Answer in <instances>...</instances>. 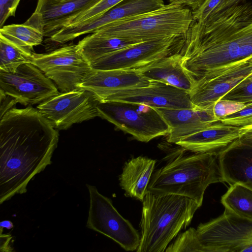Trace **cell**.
<instances>
[{"mask_svg":"<svg viewBox=\"0 0 252 252\" xmlns=\"http://www.w3.org/2000/svg\"><path fill=\"white\" fill-rule=\"evenodd\" d=\"M192 22L190 8L169 3L152 11L108 24L94 33L141 43L182 36Z\"/></svg>","mask_w":252,"mask_h":252,"instance_id":"5b68a950","label":"cell"},{"mask_svg":"<svg viewBox=\"0 0 252 252\" xmlns=\"http://www.w3.org/2000/svg\"><path fill=\"white\" fill-rule=\"evenodd\" d=\"M198 252H252V220L225 209L195 229Z\"/></svg>","mask_w":252,"mask_h":252,"instance_id":"52a82bcc","label":"cell"},{"mask_svg":"<svg viewBox=\"0 0 252 252\" xmlns=\"http://www.w3.org/2000/svg\"><path fill=\"white\" fill-rule=\"evenodd\" d=\"M0 91L24 105L39 104L60 93L55 84L32 63L15 72L0 70Z\"/></svg>","mask_w":252,"mask_h":252,"instance_id":"4fadbf2b","label":"cell"},{"mask_svg":"<svg viewBox=\"0 0 252 252\" xmlns=\"http://www.w3.org/2000/svg\"><path fill=\"white\" fill-rule=\"evenodd\" d=\"M154 82L146 79L139 70L92 69L78 89L91 92L100 101L103 96L110 92L148 86Z\"/></svg>","mask_w":252,"mask_h":252,"instance_id":"2e32d148","label":"cell"},{"mask_svg":"<svg viewBox=\"0 0 252 252\" xmlns=\"http://www.w3.org/2000/svg\"><path fill=\"white\" fill-rule=\"evenodd\" d=\"M100 101H114L146 105L154 108H192L188 92L164 83L156 82L142 87L110 92Z\"/></svg>","mask_w":252,"mask_h":252,"instance_id":"5bb4252c","label":"cell"},{"mask_svg":"<svg viewBox=\"0 0 252 252\" xmlns=\"http://www.w3.org/2000/svg\"><path fill=\"white\" fill-rule=\"evenodd\" d=\"M101 0H68L34 12L44 30V35L50 37L57 26L63 20L88 9Z\"/></svg>","mask_w":252,"mask_h":252,"instance_id":"7402d4cb","label":"cell"},{"mask_svg":"<svg viewBox=\"0 0 252 252\" xmlns=\"http://www.w3.org/2000/svg\"><path fill=\"white\" fill-rule=\"evenodd\" d=\"M218 158L224 183L252 189V141L238 138L219 152Z\"/></svg>","mask_w":252,"mask_h":252,"instance_id":"9a60e30c","label":"cell"},{"mask_svg":"<svg viewBox=\"0 0 252 252\" xmlns=\"http://www.w3.org/2000/svg\"><path fill=\"white\" fill-rule=\"evenodd\" d=\"M239 128L219 121L181 139L176 144L192 153H219L239 138Z\"/></svg>","mask_w":252,"mask_h":252,"instance_id":"ac0fdd59","label":"cell"},{"mask_svg":"<svg viewBox=\"0 0 252 252\" xmlns=\"http://www.w3.org/2000/svg\"><path fill=\"white\" fill-rule=\"evenodd\" d=\"M98 98L91 92L78 89L60 93L38 104L37 109L57 130L99 117Z\"/></svg>","mask_w":252,"mask_h":252,"instance_id":"8fae6325","label":"cell"},{"mask_svg":"<svg viewBox=\"0 0 252 252\" xmlns=\"http://www.w3.org/2000/svg\"><path fill=\"white\" fill-rule=\"evenodd\" d=\"M59 134L37 108H12L0 119V204L27 192L52 163Z\"/></svg>","mask_w":252,"mask_h":252,"instance_id":"6da1fadb","label":"cell"},{"mask_svg":"<svg viewBox=\"0 0 252 252\" xmlns=\"http://www.w3.org/2000/svg\"><path fill=\"white\" fill-rule=\"evenodd\" d=\"M32 63L51 80L61 93L78 89L92 69L78 44L63 46L47 53H33Z\"/></svg>","mask_w":252,"mask_h":252,"instance_id":"ba28073f","label":"cell"},{"mask_svg":"<svg viewBox=\"0 0 252 252\" xmlns=\"http://www.w3.org/2000/svg\"><path fill=\"white\" fill-rule=\"evenodd\" d=\"M252 76V56L214 69L196 82L189 93L196 108L213 109L217 101Z\"/></svg>","mask_w":252,"mask_h":252,"instance_id":"30bf717a","label":"cell"},{"mask_svg":"<svg viewBox=\"0 0 252 252\" xmlns=\"http://www.w3.org/2000/svg\"><path fill=\"white\" fill-rule=\"evenodd\" d=\"M241 1V0H222L213 13L218 12L235 4H237Z\"/></svg>","mask_w":252,"mask_h":252,"instance_id":"d590c367","label":"cell"},{"mask_svg":"<svg viewBox=\"0 0 252 252\" xmlns=\"http://www.w3.org/2000/svg\"><path fill=\"white\" fill-rule=\"evenodd\" d=\"M123 0H101L92 7L80 13L81 19L85 22L91 21L100 16Z\"/></svg>","mask_w":252,"mask_h":252,"instance_id":"4dcf8cb0","label":"cell"},{"mask_svg":"<svg viewBox=\"0 0 252 252\" xmlns=\"http://www.w3.org/2000/svg\"><path fill=\"white\" fill-rule=\"evenodd\" d=\"M20 0H0V27L1 28L7 19L14 16Z\"/></svg>","mask_w":252,"mask_h":252,"instance_id":"d6a6232c","label":"cell"},{"mask_svg":"<svg viewBox=\"0 0 252 252\" xmlns=\"http://www.w3.org/2000/svg\"><path fill=\"white\" fill-rule=\"evenodd\" d=\"M184 151L182 148L174 152L172 158L153 173L147 192L184 196L200 207L207 187L212 184L224 183L219 153L185 155Z\"/></svg>","mask_w":252,"mask_h":252,"instance_id":"3957f363","label":"cell"},{"mask_svg":"<svg viewBox=\"0 0 252 252\" xmlns=\"http://www.w3.org/2000/svg\"><path fill=\"white\" fill-rule=\"evenodd\" d=\"M195 84L214 69L252 56V3L239 2L193 21L177 51Z\"/></svg>","mask_w":252,"mask_h":252,"instance_id":"7a4b0ae2","label":"cell"},{"mask_svg":"<svg viewBox=\"0 0 252 252\" xmlns=\"http://www.w3.org/2000/svg\"><path fill=\"white\" fill-rule=\"evenodd\" d=\"M141 236L137 252H163L170 242L190 223L200 206L174 194L147 192L143 201Z\"/></svg>","mask_w":252,"mask_h":252,"instance_id":"277c9868","label":"cell"},{"mask_svg":"<svg viewBox=\"0 0 252 252\" xmlns=\"http://www.w3.org/2000/svg\"><path fill=\"white\" fill-rule=\"evenodd\" d=\"M220 121L226 125L238 127L252 124V102L241 110L220 119Z\"/></svg>","mask_w":252,"mask_h":252,"instance_id":"f546056e","label":"cell"},{"mask_svg":"<svg viewBox=\"0 0 252 252\" xmlns=\"http://www.w3.org/2000/svg\"><path fill=\"white\" fill-rule=\"evenodd\" d=\"M249 103L220 99L216 102L213 107L215 117L218 120L228 115L235 113L246 107Z\"/></svg>","mask_w":252,"mask_h":252,"instance_id":"83f0119b","label":"cell"},{"mask_svg":"<svg viewBox=\"0 0 252 252\" xmlns=\"http://www.w3.org/2000/svg\"><path fill=\"white\" fill-rule=\"evenodd\" d=\"M155 108L170 128L167 141L171 143L176 144L181 139L220 121L215 117L213 109Z\"/></svg>","mask_w":252,"mask_h":252,"instance_id":"e0dca14e","label":"cell"},{"mask_svg":"<svg viewBox=\"0 0 252 252\" xmlns=\"http://www.w3.org/2000/svg\"><path fill=\"white\" fill-rule=\"evenodd\" d=\"M0 35L31 51L34 46L41 44L45 36L43 28L34 13L23 24L3 26L0 28Z\"/></svg>","mask_w":252,"mask_h":252,"instance_id":"603a6c76","label":"cell"},{"mask_svg":"<svg viewBox=\"0 0 252 252\" xmlns=\"http://www.w3.org/2000/svg\"><path fill=\"white\" fill-rule=\"evenodd\" d=\"M156 160L139 156L126 163L120 176V184L126 194L143 201L155 168Z\"/></svg>","mask_w":252,"mask_h":252,"instance_id":"44dd1931","label":"cell"},{"mask_svg":"<svg viewBox=\"0 0 252 252\" xmlns=\"http://www.w3.org/2000/svg\"><path fill=\"white\" fill-rule=\"evenodd\" d=\"M222 0H206L197 9L191 11L193 21L204 22Z\"/></svg>","mask_w":252,"mask_h":252,"instance_id":"1f68e13d","label":"cell"},{"mask_svg":"<svg viewBox=\"0 0 252 252\" xmlns=\"http://www.w3.org/2000/svg\"><path fill=\"white\" fill-rule=\"evenodd\" d=\"M183 36L139 43L107 54L91 64L95 70H139L175 53Z\"/></svg>","mask_w":252,"mask_h":252,"instance_id":"7c38bea8","label":"cell"},{"mask_svg":"<svg viewBox=\"0 0 252 252\" xmlns=\"http://www.w3.org/2000/svg\"><path fill=\"white\" fill-rule=\"evenodd\" d=\"M68 0H38L34 12H38L44 7L56 5Z\"/></svg>","mask_w":252,"mask_h":252,"instance_id":"e575fe53","label":"cell"},{"mask_svg":"<svg viewBox=\"0 0 252 252\" xmlns=\"http://www.w3.org/2000/svg\"><path fill=\"white\" fill-rule=\"evenodd\" d=\"M251 78H252V76L251 77Z\"/></svg>","mask_w":252,"mask_h":252,"instance_id":"74e56055","label":"cell"},{"mask_svg":"<svg viewBox=\"0 0 252 252\" xmlns=\"http://www.w3.org/2000/svg\"><path fill=\"white\" fill-rule=\"evenodd\" d=\"M164 5L163 0H123L97 18L70 27L69 33L73 39L93 33L108 24L154 11Z\"/></svg>","mask_w":252,"mask_h":252,"instance_id":"d6986e66","label":"cell"},{"mask_svg":"<svg viewBox=\"0 0 252 252\" xmlns=\"http://www.w3.org/2000/svg\"><path fill=\"white\" fill-rule=\"evenodd\" d=\"M166 252H198V246L195 236V229L190 227L181 233L170 245Z\"/></svg>","mask_w":252,"mask_h":252,"instance_id":"4316f807","label":"cell"},{"mask_svg":"<svg viewBox=\"0 0 252 252\" xmlns=\"http://www.w3.org/2000/svg\"><path fill=\"white\" fill-rule=\"evenodd\" d=\"M137 43L139 42L102 36L93 33L80 40L78 45L85 58L91 64L107 54Z\"/></svg>","mask_w":252,"mask_h":252,"instance_id":"cb8c5ba5","label":"cell"},{"mask_svg":"<svg viewBox=\"0 0 252 252\" xmlns=\"http://www.w3.org/2000/svg\"><path fill=\"white\" fill-rule=\"evenodd\" d=\"M90 206L86 226L110 238L127 251L136 250L140 242L138 232L114 207L112 201L95 186L87 184Z\"/></svg>","mask_w":252,"mask_h":252,"instance_id":"9c48e42d","label":"cell"},{"mask_svg":"<svg viewBox=\"0 0 252 252\" xmlns=\"http://www.w3.org/2000/svg\"><path fill=\"white\" fill-rule=\"evenodd\" d=\"M206 0H169V3L188 6L191 11L199 8Z\"/></svg>","mask_w":252,"mask_h":252,"instance_id":"836d02e7","label":"cell"},{"mask_svg":"<svg viewBox=\"0 0 252 252\" xmlns=\"http://www.w3.org/2000/svg\"><path fill=\"white\" fill-rule=\"evenodd\" d=\"M146 79L169 85L189 93L195 82L183 65L177 52L139 70Z\"/></svg>","mask_w":252,"mask_h":252,"instance_id":"ffe728a7","label":"cell"},{"mask_svg":"<svg viewBox=\"0 0 252 252\" xmlns=\"http://www.w3.org/2000/svg\"><path fill=\"white\" fill-rule=\"evenodd\" d=\"M99 117L136 140L148 142L156 137L167 135L168 125L155 108L144 104L114 101H99Z\"/></svg>","mask_w":252,"mask_h":252,"instance_id":"8992f818","label":"cell"},{"mask_svg":"<svg viewBox=\"0 0 252 252\" xmlns=\"http://www.w3.org/2000/svg\"><path fill=\"white\" fill-rule=\"evenodd\" d=\"M33 53L0 35V70L15 72L21 65L32 63Z\"/></svg>","mask_w":252,"mask_h":252,"instance_id":"484cf974","label":"cell"},{"mask_svg":"<svg viewBox=\"0 0 252 252\" xmlns=\"http://www.w3.org/2000/svg\"><path fill=\"white\" fill-rule=\"evenodd\" d=\"M221 99H229L244 103L252 102V78L235 87L226 93Z\"/></svg>","mask_w":252,"mask_h":252,"instance_id":"f1b7e54d","label":"cell"},{"mask_svg":"<svg viewBox=\"0 0 252 252\" xmlns=\"http://www.w3.org/2000/svg\"><path fill=\"white\" fill-rule=\"evenodd\" d=\"M0 228H6V229H11L13 227L12 222L9 220H3L0 223Z\"/></svg>","mask_w":252,"mask_h":252,"instance_id":"8d00e7d4","label":"cell"},{"mask_svg":"<svg viewBox=\"0 0 252 252\" xmlns=\"http://www.w3.org/2000/svg\"><path fill=\"white\" fill-rule=\"evenodd\" d=\"M225 209L252 220V189L240 183L230 186L220 200Z\"/></svg>","mask_w":252,"mask_h":252,"instance_id":"d4e9b609","label":"cell"}]
</instances>
